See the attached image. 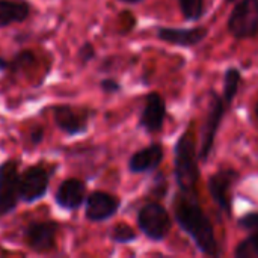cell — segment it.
I'll return each mask as SVG.
<instances>
[{"label":"cell","mask_w":258,"mask_h":258,"mask_svg":"<svg viewBox=\"0 0 258 258\" xmlns=\"http://www.w3.org/2000/svg\"><path fill=\"white\" fill-rule=\"evenodd\" d=\"M136 237L138 236H136L135 230L127 224H118L110 231V239L115 243H130V242L136 240Z\"/></svg>","instance_id":"cell-21"},{"label":"cell","mask_w":258,"mask_h":258,"mask_svg":"<svg viewBox=\"0 0 258 258\" xmlns=\"http://www.w3.org/2000/svg\"><path fill=\"white\" fill-rule=\"evenodd\" d=\"M157 36L160 41H165L172 45L178 47H192L200 44L207 36L206 27H192V29H181V27H159Z\"/></svg>","instance_id":"cell-14"},{"label":"cell","mask_w":258,"mask_h":258,"mask_svg":"<svg viewBox=\"0 0 258 258\" xmlns=\"http://www.w3.org/2000/svg\"><path fill=\"white\" fill-rule=\"evenodd\" d=\"M234 255L237 258H258V230L239 243Z\"/></svg>","instance_id":"cell-19"},{"label":"cell","mask_w":258,"mask_h":258,"mask_svg":"<svg viewBox=\"0 0 258 258\" xmlns=\"http://www.w3.org/2000/svg\"><path fill=\"white\" fill-rule=\"evenodd\" d=\"M119 2H124V3H128V5H138L144 0H119Z\"/></svg>","instance_id":"cell-27"},{"label":"cell","mask_w":258,"mask_h":258,"mask_svg":"<svg viewBox=\"0 0 258 258\" xmlns=\"http://www.w3.org/2000/svg\"><path fill=\"white\" fill-rule=\"evenodd\" d=\"M174 174L181 192H195L200 180L198 156L190 132H184L174 147Z\"/></svg>","instance_id":"cell-2"},{"label":"cell","mask_w":258,"mask_h":258,"mask_svg":"<svg viewBox=\"0 0 258 258\" xmlns=\"http://www.w3.org/2000/svg\"><path fill=\"white\" fill-rule=\"evenodd\" d=\"M163 147L159 144H151L139 151H136L128 160V169L133 174H144L151 172L160 166L163 160Z\"/></svg>","instance_id":"cell-15"},{"label":"cell","mask_w":258,"mask_h":258,"mask_svg":"<svg viewBox=\"0 0 258 258\" xmlns=\"http://www.w3.org/2000/svg\"><path fill=\"white\" fill-rule=\"evenodd\" d=\"M20 201V174L17 160L0 165V216L12 213Z\"/></svg>","instance_id":"cell-5"},{"label":"cell","mask_w":258,"mask_h":258,"mask_svg":"<svg viewBox=\"0 0 258 258\" xmlns=\"http://www.w3.org/2000/svg\"><path fill=\"white\" fill-rule=\"evenodd\" d=\"M224 113H225L224 98L219 97L216 92H212V101H210L209 113H207V118H206V122H204V127L201 132V148H200V154H198L203 162H207L209 156L212 154L215 138L219 130Z\"/></svg>","instance_id":"cell-7"},{"label":"cell","mask_w":258,"mask_h":258,"mask_svg":"<svg viewBox=\"0 0 258 258\" xmlns=\"http://www.w3.org/2000/svg\"><path fill=\"white\" fill-rule=\"evenodd\" d=\"M59 224L54 221L30 222L24 228V237L27 246L35 252H45L54 248Z\"/></svg>","instance_id":"cell-8"},{"label":"cell","mask_w":258,"mask_h":258,"mask_svg":"<svg viewBox=\"0 0 258 258\" xmlns=\"http://www.w3.org/2000/svg\"><path fill=\"white\" fill-rule=\"evenodd\" d=\"M50 172L42 165L29 166L20 175V201L33 204L47 195L50 184Z\"/></svg>","instance_id":"cell-6"},{"label":"cell","mask_w":258,"mask_h":258,"mask_svg":"<svg viewBox=\"0 0 258 258\" xmlns=\"http://www.w3.org/2000/svg\"><path fill=\"white\" fill-rule=\"evenodd\" d=\"M165 118H166L165 100L157 92L148 94L145 107L139 118V127H142L148 133H157L162 130Z\"/></svg>","instance_id":"cell-13"},{"label":"cell","mask_w":258,"mask_h":258,"mask_svg":"<svg viewBox=\"0 0 258 258\" xmlns=\"http://www.w3.org/2000/svg\"><path fill=\"white\" fill-rule=\"evenodd\" d=\"M0 71H9V60L0 54Z\"/></svg>","instance_id":"cell-26"},{"label":"cell","mask_w":258,"mask_h":258,"mask_svg":"<svg viewBox=\"0 0 258 258\" xmlns=\"http://www.w3.org/2000/svg\"><path fill=\"white\" fill-rule=\"evenodd\" d=\"M95 48L91 42H85L80 48H79V59L82 63H88L95 57Z\"/></svg>","instance_id":"cell-23"},{"label":"cell","mask_w":258,"mask_h":258,"mask_svg":"<svg viewBox=\"0 0 258 258\" xmlns=\"http://www.w3.org/2000/svg\"><path fill=\"white\" fill-rule=\"evenodd\" d=\"M239 86H240V71L237 68H228L224 76V94H222V98L227 106H230L234 97L237 95Z\"/></svg>","instance_id":"cell-17"},{"label":"cell","mask_w":258,"mask_h":258,"mask_svg":"<svg viewBox=\"0 0 258 258\" xmlns=\"http://www.w3.org/2000/svg\"><path fill=\"white\" fill-rule=\"evenodd\" d=\"M255 113H257V118H258V103H257V107H255Z\"/></svg>","instance_id":"cell-28"},{"label":"cell","mask_w":258,"mask_h":258,"mask_svg":"<svg viewBox=\"0 0 258 258\" xmlns=\"http://www.w3.org/2000/svg\"><path fill=\"white\" fill-rule=\"evenodd\" d=\"M100 88H101V91H103V92H106V94H116V92H119V91H121V85H119V82H116L115 79H109V77L101 80Z\"/></svg>","instance_id":"cell-24"},{"label":"cell","mask_w":258,"mask_h":258,"mask_svg":"<svg viewBox=\"0 0 258 258\" xmlns=\"http://www.w3.org/2000/svg\"><path fill=\"white\" fill-rule=\"evenodd\" d=\"M33 63H35V54L30 50H23V51H18L12 60H9V71L17 74L23 71L24 68H29Z\"/></svg>","instance_id":"cell-20"},{"label":"cell","mask_w":258,"mask_h":258,"mask_svg":"<svg viewBox=\"0 0 258 258\" xmlns=\"http://www.w3.org/2000/svg\"><path fill=\"white\" fill-rule=\"evenodd\" d=\"M56 204L63 209L74 212L86 201V184L79 178H67L60 183L54 195Z\"/></svg>","instance_id":"cell-12"},{"label":"cell","mask_w":258,"mask_h":258,"mask_svg":"<svg viewBox=\"0 0 258 258\" xmlns=\"http://www.w3.org/2000/svg\"><path fill=\"white\" fill-rule=\"evenodd\" d=\"M30 15V5L26 0H0V27L23 23Z\"/></svg>","instance_id":"cell-16"},{"label":"cell","mask_w":258,"mask_h":258,"mask_svg":"<svg viewBox=\"0 0 258 258\" xmlns=\"http://www.w3.org/2000/svg\"><path fill=\"white\" fill-rule=\"evenodd\" d=\"M174 218L180 228L194 240L195 246L209 257H218L219 246L213 225L201 209L195 192H181L174 201Z\"/></svg>","instance_id":"cell-1"},{"label":"cell","mask_w":258,"mask_h":258,"mask_svg":"<svg viewBox=\"0 0 258 258\" xmlns=\"http://www.w3.org/2000/svg\"><path fill=\"white\" fill-rule=\"evenodd\" d=\"M119 206H121V201L116 197L107 192L95 190L86 197L85 216L91 222H104L116 215V212L119 210Z\"/></svg>","instance_id":"cell-9"},{"label":"cell","mask_w":258,"mask_h":258,"mask_svg":"<svg viewBox=\"0 0 258 258\" xmlns=\"http://www.w3.org/2000/svg\"><path fill=\"white\" fill-rule=\"evenodd\" d=\"M44 141V128L36 127L35 130L30 132V142L32 145H39Z\"/></svg>","instance_id":"cell-25"},{"label":"cell","mask_w":258,"mask_h":258,"mask_svg":"<svg viewBox=\"0 0 258 258\" xmlns=\"http://www.w3.org/2000/svg\"><path fill=\"white\" fill-rule=\"evenodd\" d=\"M178 3L187 21H197L204 14V0H178Z\"/></svg>","instance_id":"cell-18"},{"label":"cell","mask_w":258,"mask_h":258,"mask_svg":"<svg viewBox=\"0 0 258 258\" xmlns=\"http://www.w3.org/2000/svg\"><path fill=\"white\" fill-rule=\"evenodd\" d=\"M227 2H234V0H227Z\"/></svg>","instance_id":"cell-29"},{"label":"cell","mask_w":258,"mask_h":258,"mask_svg":"<svg viewBox=\"0 0 258 258\" xmlns=\"http://www.w3.org/2000/svg\"><path fill=\"white\" fill-rule=\"evenodd\" d=\"M228 30L237 39L252 38L258 33V0L239 2L228 20Z\"/></svg>","instance_id":"cell-4"},{"label":"cell","mask_w":258,"mask_h":258,"mask_svg":"<svg viewBox=\"0 0 258 258\" xmlns=\"http://www.w3.org/2000/svg\"><path fill=\"white\" fill-rule=\"evenodd\" d=\"M138 225L150 240L160 242L169 234L172 222L163 206L148 203L138 213Z\"/></svg>","instance_id":"cell-3"},{"label":"cell","mask_w":258,"mask_h":258,"mask_svg":"<svg viewBox=\"0 0 258 258\" xmlns=\"http://www.w3.org/2000/svg\"><path fill=\"white\" fill-rule=\"evenodd\" d=\"M237 178L239 174L230 168H222L209 178V192L215 200V203L219 206V209L224 210L227 215H231L230 190Z\"/></svg>","instance_id":"cell-10"},{"label":"cell","mask_w":258,"mask_h":258,"mask_svg":"<svg viewBox=\"0 0 258 258\" xmlns=\"http://www.w3.org/2000/svg\"><path fill=\"white\" fill-rule=\"evenodd\" d=\"M53 119L56 127L68 136H77L88 132L89 113L71 106H56L53 109Z\"/></svg>","instance_id":"cell-11"},{"label":"cell","mask_w":258,"mask_h":258,"mask_svg":"<svg viewBox=\"0 0 258 258\" xmlns=\"http://www.w3.org/2000/svg\"><path fill=\"white\" fill-rule=\"evenodd\" d=\"M239 227L248 231H257L258 230V213H248L239 219Z\"/></svg>","instance_id":"cell-22"}]
</instances>
